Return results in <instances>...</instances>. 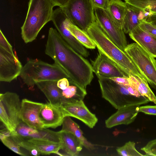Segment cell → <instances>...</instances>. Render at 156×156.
Returning a JSON list of instances; mask_svg holds the SVG:
<instances>
[{
	"mask_svg": "<svg viewBox=\"0 0 156 156\" xmlns=\"http://www.w3.org/2000/svg\"><path fill=\"white\" fill-rule=\"evenodd\" d=\"M45 52L66 73L69 83L86 90L94 78L91 64L69 45L52 27L48 31Z\"/></svg>",
	"mask_w": 156,
	"mask_h": 156,
	"instance_id": "cell-1",
	"label": "cell"
},
{
	"mask_svg": "<svg viewBox=\"0 0 156 156\" xmlns=\"http://www.w3.org/2000/svg\"><path fill=\"white\" fill-rule=\"evenodd\" d=\"M86 32L95 44L98 51L115 63L127 77L132 75L144 78L126 52L110 38L96 20L88 27Z\"/></svg>",
	"mask_w": 156,
	"mask_h": 156,
	"instance_id": "cell-2",
	"label": "cell"
},
{
	"mask_svg": "<svg viewBox=\"0 0 156 156\" xmlns=\"http://www.w3.org/2000/svg\"><path fill=\"white\" fill-rule=\"evenodd\" d=\"M55 6L51 0H30L26 17L21 27V37L25 43L32 42L44 26L51 20Z\"/></svg>",
	"mask_w": 156,
	"mask_h": 156,
	"instance_id": "cell-3",
	"label": "cell"
},
{
	"mask_svg": "<svg viewBox=\"0 0 156 156\" xmlns=\"http://www.w3.org/2000/svg\"><path fill=\"white\" fill-rule=\"evenodd\" d=\"M20 76L23 82L32 88L36 83L45 80L58 81L63 78H69L66 73L58 65L49 64L37 58L28 60L24 66Z\"/></svg>",
	"mask_w": 156,
	"mask_h": 156,
	"instance_id": "cell-4",
	"label": "cell"
},
{
	"mask_svg": "<svg viewBox=\"0 0 156 156\" xmlns=\"http://www.w3.org/2000/svg\"><path fill=\"white\" fill-rule=\"evenodd\" d=\"M97 77L102 97L116 109L127 106H140L150 101L145 97L132 95L125 86L117 83L109 78Z\"/></svg>",
	"mask_w": 156,
	"mask_h": 156,
	"instance_id": "cell-5",
	"label": "cell"
},
{
	"mask_svg": "<svg viewBox=\"0 0 156 156\" xmlns=\"http://www.w3.org/2000/svg\"><path fill=\"white\" fill-rule=\"evenodd\" d=\"M124 51L140 73L156 90V60L155 58L136 43L127 44Z\"/></svg>",
	"mask_w": 156,
	"mask_h": 156,
	"instance_id": "cell-6",
	"label": "cell"
},
{
	"mask_svg": "<svg viewBox=\"0 0 156 156\" xmlns=\"http://www.w3.org/2000/svg\"><path fill=\"white\" fill-rule=\"evenodd\" d=\"M62 7L71 22L86 32L95 21L91 0H69Z\"/></svg>",
	"mask_w": 156,
	"mask_h": 156,
	"instance_id": "cell-7",
	"label": "cell"
},
{
	"mask_svg": "<svg viewBox=\"0 0 156 156\" xmlns=\"http://www.w3.org/2000/svg\"><path fill=\"white\" fill-rule=\"evenodd\" d=\"M21 101L16 93L7 92L0 94V119L6 128L14 133L21 121Z\"/></svg>",
	"mask_w": 156,
	"mask_h": 156,
	"instance_id": "cell-8",
	"label": "cell"
},
{
	"mask_svg": "<svg viewBox=\"0 0 156 156\" xmlns=\"http://www.w3.org/2000/svg\"><path fill=\"white\" fill-rule=\"evenodd\" d=\"M95 20L110 38L122 50L127 45L125 33L110 17L106 10L94 7Z\"/></svg>",
	"mask_w": 156,
	"mask_h": 156,
	"instance_id": "cell-9",
	"label": "cell"
},
{
	"mask_svg": "<svg viewBox=\"0 0 156 156\" xmlns=\"http://www.w3.org/2000/svg\"><path fill=\"white\" fill-rule=\"evenodd\" d=\"M12 135L18 144L21 141L31 140L61 143L58 132H55L47 128H33L22 121L18 124Z\"/></svg>",
	"mask_w": 156,
	"mask_h": 156,
	"instance_id": "cell-10",
	"label": "cell"
},
{
	"mask_svg": "<svg viewBox=\"0 0 156 156\" xmlns=\"http://www.w3.org/2000/svg\"><path fill=\"white\" fill-rule=\"evenodd\" d=\"M60 107L64 117L68 116L76 118L90 128H93L98 121L95 115L90 111L83 100L74 101L65 100Z\"/></svg>",
	"mask_w": 156,
	"mask_h": 156,
	"instance_id": "cell-11",
	"label": "cell"
},
{
	"mask_svg": "<svg viewBox=\"0 0 156 156\" xmlns=\"http://www.w3.org/2000/svg\"><path fill=\"white\" fill-rule=\"evenodd\" d=\"M23 66L14 53L0 46V81L10 82L20 76Z\"/></svg>",
	"mask_w": 156,
	"mask_h": 156,
	"instance_id": "cell-12",
	"label": "cell"
},
{
	"mask_svg": "<svg viewBox=\"0 0 156 156\" xmlns=\"http://www.w3.org/2000/svg\"><path fill=\"white\" fill-rule=\"evenodd\" d=\"M43 103L24 98L21 101L20 118L28 126L36 129L44 128L39 114Z\"/></svg>",
	"mask_w": 156,
	"mask_h": 156,
	"instance_id": "cell-13",
	"label": "cell"
},
{
	"mask_svg": "<svg viewBox=\"0 0 156 156\" xmlns=\"http://www.w3.org/2000/svg\"><path fill=\"white\" fill-rule=\"evenodd\" d=\"M95 59L92 61L93 72L97 76L110 78L113 77H127L119 68L106 56L98 51Z\"/></svg>",
	"mask_w": 156,
	"mask_h": 156,
	"instance_id": "cell-14",
	"label": "cell"
},
{
	"mask_svg": "<svg viewBox=\"0 0 156 156\" xmlns=\"http://www.w3.org/2000/svg\"><path fill=\"white\" fill-rule=\"evenodd\" d=\"M39 118L44 128L55 129L62 125L64 116L60 106L49 102L43 104Z\"/></svg>",
	"mask_w": 156,
	"mask_h": 156,
	"instance_id": "cell-15",
	"label": "cell"
},
{
	"mask_svg": "<svg viewBox=\"0 0 156 156\" xmlns=\"http://www.w3.org/2000/svg\"><path fill=\"white\" fill-rule=\"evenodd\" d=\"M139 106L122 107L118 109L105 121L106 127L111 128L120 125H128L132 123L136 118Z\"/></svg>",
	"mask_w": 156,
	"mask_h": 156,
	"instance_id": "cell-16",
	"label": "cell"
},
{
	"mask_svg": "<svg viewBox=\"0 0 156 156\" xmlns=\"http://www.w3.org/2000/svg\"><path fill=\"white\" fill-rule=\"evenodd\" d=\"M126 4L127 8L122 30L125 34H129L138 26L142 21H147L148 16L152 13Z\"/></svg>",
	"mask_w": 156,
	"mask_h": 156,
	"instance_id": "cell-17",
	"label": "cell"
},
{
	"mask_svg": "<svg viewBox=\"0 0 156 156\" xmlns=\"http://www.w3.org/2000/svg\"><path fill=\"white\" fill-rule=\"evenodd\" d=\"M21 147L28 151L31 148L37 150L42 155L56 154L62 149L61 143L53 142L44 140H31L20 142L18 143Z\"/></svg>",
	"mask_w": 156,
	"mask_h": 156,
	"instance_id": "cell-18",
	"label": "cell"
},
{
	"mask_svg": "<svg viewBox=\"0 0 156 156\" xmlns=\"http://www.w3.org/2000/svg\"><path fill=\"white\" fill-rule=\"evenodd\" d=\"M57 82L52 80L41 81L37 82L36 85L44 94L50 103L61 106L65 98L62 95V90L57 86Z\"/></svg>",
	"mask_w": 156,
	"mask_h": 156,
	"instance_id": "cell-19",
	"label": "cell"
},
{
	"mask_svg": "<svg viewBox=\"0 0 156 156\" xmlns=\"http://www.w3.org/2000/svg\"><path fill=\"white\" fill-rule=\"evenodd\" d=\"M129 34L130 38L135 43L156 58V38L143 31L139 26Z\"/></svg>",
	"mask_w": 156,
	"mask_h": 156,
	"instance_id": "cell-20",
	"label": "cell"
},
{
	"mask_svg": "<svg viewBox=\"0 0 156 156\" xmlns=\"http://www.w3.org/2000/svg\"><path fill=\"white\" fill-rule=\"evenodd\" d=\"M62 144V149L67 155L77 156L82 149L80 140L73 133L65 131H58Z\"/></svg>",
	"mask_w": 156,
	"mask_h": 156,
	"instance_id": "cell-21",
	"label": "cell"
},
{
	"mask_svg": "<svg viewBox=\"0 0 156 156\" xmlns=\"http://www.w3.org/2000/svg\"><path fill=\"white\" fill-rule=\"evenodd\" d=\"M127 4L121 0H110L105 9L116 24L122 29Z\"/></svg>",
	"mask_w": 156,
	"mask_h": 156,
	"instance_id": "cell-22",
	"label": "cell"
},
{
	"mask_svg": "<svg viewBox=\"0 0 156 156\" xmlns=\"http://www.w3.org/2000/svg\"><path fill=\"white\" fill-rule=\"evenodd\" d=\"M62 125V128L61 131L73 133L80 140L83 146L90 150L93 149L94 145L85 137L79 125L72 120L69 116L64 117Z\"/></svg>",
	"mask_w": 156,
	"mask_h": 156,
	"instance_id": "cell-23",
	"label": "cell"
},
{
	"mask_svg": "<svg viewBox=\"0 0 156 156\" xmlns=\"http://www.w3.org/2000/svg\"><path fill=\"white\" fill-rule=\"evenodd\" d=\"M129 84L135 87L141 95L156 105V96L144 78L130 75L128 77Z\"/></svg>",
	"mask_w": 156,
	"mask_h": 156,
	"instance_id": "cell-24",
	"label": "cell"
},
{
	"mask_svg": "<svg viewBox=\"0 0 156 156\" xmlns=\"http://www.w3.org/2000/svg\"><path fill=\"white\" fill-rule=\"evenodd\" d=\"M67 28L84 47L90 49H95L96 46L86 32L73 24L67 18L66 23Z\"/></svg>",
	"mask_w": 156,
	"mask_h": 156,
	"instance_id": "cell-25",
	"label": "cell"
},
{
	"mask_svg": "<svg viewBox=\"0 0 156 156\" xmlns=\"http://www.w3.org/2000/svg\"><path fill=\"white\" fill-rule=\"evenodd\" d=\"M69 83L67 88L62 91L65 100L70 101L83 100L87 94L86 90L76 84Z\"/></svg>",
	"mask_w": 156,
	"mask_h": 156,
	"instance_id": "cell-26",
	"label": "cell"
},
{
	"mask_svg": "<svg viewBox=\"0 0 156 156\" xmlns=\"http://www.w3.org/2000/svg\"><path fill=\"white\" fill-rule=\"evenodd\" d=\"M125 2L141 10L156 14V0H126Z\"/></svg>",
	"mask_w": 156,
	"mask_h": 156,
	"instance_id": "cell-27",
	"label": "cell"
},
{
	"mask_svg": "<svg viewBox=\"0 0 156 156\" xmlns=\"http://www.w3.org/2000/svg\"><path fill=\"white\" fill-rule=\"evenodd\" d=\"M0 138L3 144L13 152L21 156L26 155L21 151V147L14 140L11 134L5 135L0 133Z\"/></svg>",
	"mask_w": 156,
	"mask_h": 156,
	"instance_id": "cell-28",
	"label": "cell"
},
{
	"mask_svg": "<svg viewBox=\"0 0 156 156\" xmlns=\"http://www.w3.org/2000/svg\"><path fill=\"white\" fill-rule=\"evenodd\" d=\"M118 154L123 156H146L139 152L135 147V143L133 141H129L123 146L117 148Z\"/></svg>",
	"mask_w": 156,
	"mask_h": 156,
	"instance_id": "cell-29",
	"label": "cell"
},
{
	"mask_svg": "<svg viewBox=\"0 0 156 156\" xmlns=\"http://www.w3.org/2000/svg\"><path fill=\"white\" fill-rule=\"evenodd\" d=\"M142 30L156 38V27L146 20L142 21L139 25Z\"/></svg>",
	"mask_w": 156,
	"mask_h": 156,
	"instance_id": "cell-30",
	"label": "cell"
},
{
	"mask_svg": "<svg viewBox=\"0 0 156 156\" xmlns=\"http://www.w3.org/2000/svg\"><path fill=\"white\" fill-rule=\"evenodd\" d=\"M141 150L146 156H156V138L149 141Z\"/></svg>",
	"mask_w": 156,
	"mask_h": 156,
	"instance_id": "cell-31",
	"label": "cell"
},
{
	"mask_svg": "<svg viewBox=\"0 0 156 156\" xmlns=\"http://www.w3.org/2000/svg\"><path fill=\"white\" fill-rule=\"evenodd\" d=\"M0 46L12 54L13 52L12 47L2 31L0 30Z\"/></svg>",
	"mask_w": 156,
	"mask_h": 156,
	"instance_id": "cell-32",
	"label": "cell"
},
{
	"mask_svg": "<svg viewBox=\"0 0 156 156\" xmlns=\"http://www.w3.org/2000/svg\"><path fill=\"white\" fill-rule=\"evenodd\" d=\"M139 112L147 115H156V105L139 106Z\"/></svg>",
	"mask_w": 156,
	"mask_h": 156,
	"instance_id": "cell-33",
	"label": "cell"
},
{
	"mask_svg": "<svg viewBox=\"0 0 156 156\" xmlns=\"http://www.w3.org/2000/svg\"><path fill=\"white\" fill-rule=\"evenodd\" d=\"M110 0H91L94 7L105 9Z\"/></svg>",
	"mask_w": 156,
	"mask_h": 156,
	"instance_id": "cell-34",
	"label": "cell"
},
{
	"mask_svg": "<svg viewBox=\"0 0 156 156\" xmlns=\"http://www.w3.org/2000/svg\"><path fill=\"white\" fill-rule=\"evenodd\" d=\"M70 83L69 80L66 78H63L58 80L57 82L58 87L62 90L67 88Z\"/></svg>",
	"mask_w": 156,
	"mask_h": 156,
	"instance_id": "cell-35",
	"label": "cell"
},
{
	"mask_svg": "<svg viewBox=\"0 0 156 156\" xmlns=\"http://www.w3.org/2000/svg\"><path fill=\"white\" fill-rule=\"evenodd\" d=\"M109 78L120 85L124 86L129 84L128 77H111Z\"/></svg>",
	"mask_w": 156,
	"mask_h": 156,
	"instance_id": "cell-36",
	"label": "cell"
},
{
	"mask_svg": "<svg viewBox=\"0 0 156 156\" xmlns=\"http://www.w3.org/2000/svg\"><path fill=\"white\" fill-rule=\"evenodd\" d=\"M124 86L125 87L129 92L132 95L138 97L142 96L136 88L133 85L129 84Z\"/></svg>",
	"mask_w": 156,
	"mask_h": 156,
	"instance_id": "cell-37",
	"label": "cell"
},
{
	"mask_svg": "<svg viewBox=\"0 0 156 156\" xmlns=\"http://www.w3.org/2000/svg\"><path fill=\"white\" fill-rule=\"evenodd\" d=\"M54 6L63 7L67 3L69 0H51Z\"/></svg>",
	"mask_w": 156,
	"mask_h": 156,
	"instance_id": "cell-38",
	"label": "cell"
},
{
	"mask_svg": "<svg viewBox=\"0 0 156 156\" xmlns=\"http://www.w3.org/2000/svg\"><path fill=\"white\" fill-rule=\"evenodd\" d=\"M147 21L156 27V14L152 13L148 17Z\"/></svg>",
	"mask_w": 156,
	"mask_h": 156,
	"instance_id": "cell-39",
	"label": "cell"
},
{
	"mask_svg": "<svg viewBox=\"0 0 156 156\" xmlns=\"http://www.w3.org/2000/svg\"><path fill=\"white\" fill-rule=\"evenodd\" d=\"M124 0L125 1H126V0Z\"/></svg>",
	"mask_w": 156,
	"mask_h": 156,
	"instance_id": "cell-40",
	"label": "cell"
}]
</instances>
